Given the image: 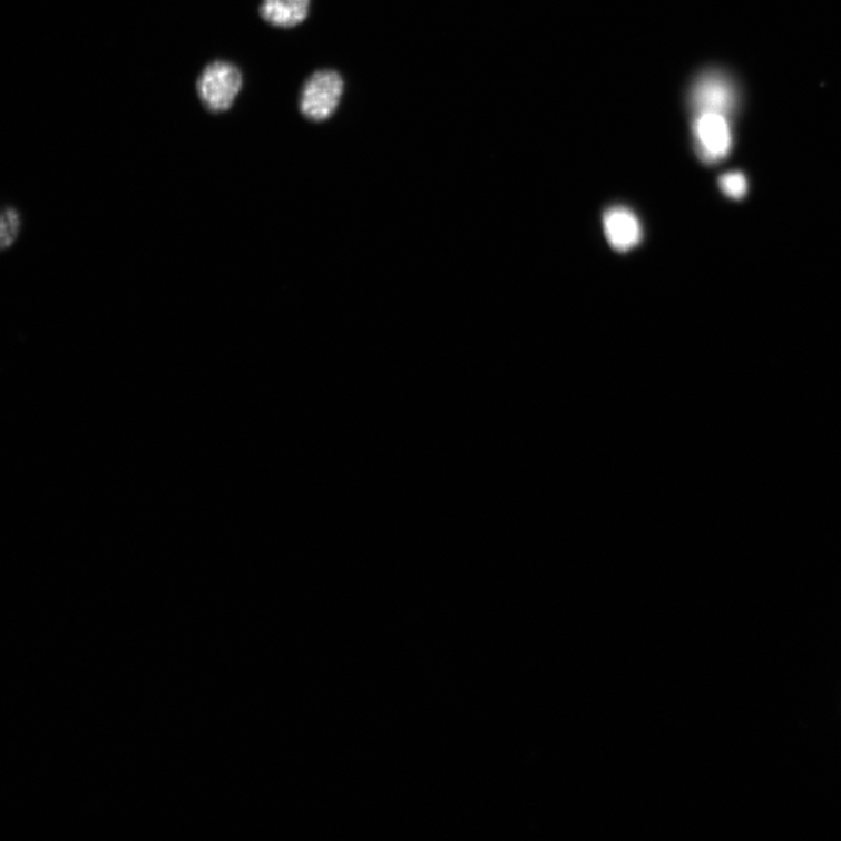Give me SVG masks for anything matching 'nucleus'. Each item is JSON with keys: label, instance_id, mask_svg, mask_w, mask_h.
I'll return each mask as SVG.
<instances>
[{"label": "nucleus", "instance_id": "3", "mask_svg": "<svg viewBox=\"0 0 841 841\" xmlns=\"http://www.w3.org/2000/svg\"><path fill=\"white\" fill-rule=\"evenodd\" d=\"M692 137L695 153L705 164L726 159L733 146L731 116L715 111L693 114Z\"/></svg>", "mask_w": 841, "mask_h": 841}, {"label": "nucleus", "instance_id": "1", "mask_svg": "<svg viewBox=\"0 0 841 841\" xmlns=\"http://www.w3.org/2000/svg\"><path fill=\"white\" fill-rule=\"evenodd\" d=\"M243 88L244 75L242 69L224 60L208 63L203 69L196 85L202 105L212 114L231 110Z\"/></svg>", "mask_w": 841, "mask_h": 841}, {"label": "nucleus", "instance_id": "7", "mask_svg": "<svg viewBox=\"0 0 841 841\" xmlns=\"http://www.w3.org/2000/svg\"><path fill=\"white\" fill-rule=\"evenodd\" d=\"M21 215L14 207H7L0 222V246L3 251L11 248L19 236Z\"/></svg>", "mask_w": 841, "mask_h": 841}, {"label": "nucleus", "instance_id": "5", "mask_svg": "<svg viewBox=\"0 0 841 841\" xmlns=\"http://www.w3.org/2000/svg\"><path fill=\"white\" fill-rule=\"evenodd\" d=\"M604 229L608 244L618 253L635 250L644 235L638 216L626 206H614L605 212Z\"/></svg>", "mask_w": 841, "mask_h": 841}, {"label": "nucleus", "instance_id": "4", "mask_svg": "<svg viewBox=\"0 0 841 841\" xmlns=\"http://www.w3.org/2000/svg\"><path fill=\"white\" fill-rule=\"evenodd\" d=\"M692 114L715 111L731 116L737 106L736 89L718 70H707L695 79L688 100Z\"/></svg>", "mask_w": 841, "mask_h": 841}, {"label": "nucleus", "instance_id": "8", "mask_svg": "<svg viewBox=\"0 0 841 841\" xmlns=\"http://www.w3.org/2000/svg\"><path fill=\"white\" fill-rule=\"evenodd\" d=\"M720 188L733 199H740L747 194L749 183L740 173H728L720 178Z\"/></svg>", "mask_w": 841, "mask_h": 841}, {"label": "nucleus", "instance_id": "2", "mask_svg": "<svg viewBox=\"0 0 841 841\" xmlns=\"http://www.w3.org/2000/svg\"><path fill=\"white\" fill-rule=\"evenodd\" d=\"M344 92L345 81L339 71L317 70L301 89L300 111L309 121L324 123L340 108Z\"/></svg>", "mask_w": 841, "mask_h": 841}, {"label": "nucleus", "instance_id": "6", "mask_svg": "<svg viewBox=\"0 0 841 841\" xmlns=\"http://www.w3.org/2000/svg\"><path fill=\"white\" fill-rule=\"evenodd\" d=\"M310 8L311 0H262L258 12L274 28L293 29L307 19Z\"/></svg>", "mask_w": 841, "mask_h": 841}]
</instances>
